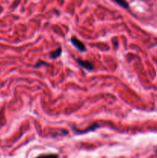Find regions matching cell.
I'll return each mask as SVG.
<instances>
[{
    "label": "cell",
    "instance_id": "obj_1",
    "mask_svg": "<svg viewBox=\"0 0 157 158\" xmlns=\"http://www.w3.org/2000/svg\"><path fill=\"white\" fill-rule=\"evenodd\" d=\"M70 41L71 43H72V44H73L79 51H80V52H82L86 51V46H85L84 43H82L80 40H78L77 38L73 36V37H71Z\"/></svg>",
    "mask_w": 157,
    "mask_h": 158
},
{
    "label": "cell",
    "instance_id": "obj_7",
    "mask_svg": "<svg viewBox=\"0 0 157 158\" xmlns=\"http://www.w3.org/2000/svg\"><path fill=\"white\" fill-rule=\"evenodd\" d=\"M156 153H157V150H156Z\"/></svg>",
    "mask_w": 157,
    "mask_h": 158
},
{
    "label": "cell",
    "instance_id": "obj_2",
    "mask_svg": "<svg viewBox=\"0 0 157 158\" xmlns=\"http://www.w3.org/2000/svg\"><path fill=\"white\" fill-rule=\"evenodd\" d=\"M76 62H77L78 63L80 64V66H82L83 68H85L86 69L89 71H92L94 69V66L93 65L90 63V62L87 61V60H82V59H76Z\"/></svg>",
    "mask_w": 157,
    "mask_h": 158
},
{
    "label": "cell",
    "instance_id": "obj_4",
    "mask_svg": "<svg viewBox=\"0 0 157 158\" xmlns=\"http://www.w3.org/2000/svg\"><path fill=\"white\" fill-rule=\"evenodd\" d=\"M114 3H116L117 5H119L120 6L122 7L123 9H129V4L127 3L126 0H112Z\"/></svg>",
    "mask_w": 157,
    "mask_h": 158
},
{
    "label": "cell",
    "instance_id": "obj_5",
    "mask_svg": "<svg viewBox=\"0 0 157 158\" xmlns=\"http://www.w3.org/2000/svg\"><path fill=\"white\" fill-rule=\"evenodd\" d=\"M97 127H98V125H97V124H93V125L90 127V128H89V129L86 130H83V131H80V130H75V131H76L77 133H86V132H88L89 130H93Z\"/></svg>",
    "mask_w": 157,
    "mask_h": 158
},
{
    "label": "cell",
    "instance_id": "obj_3",
    "mask_svg": "<svg viewBox=\"0 0 157 158\" xmlns=\"http://www.w3.org/2000/svg\"><path fill=\"white\" fill-rule=\"evenodd\" d=\"M62 51H63L62 48L59 47L57 50H56L55 51H52V52H51L49 53V57L52 59H57V58H59V57L61 56Z\"/></svg>",
    "mask_w": 157,
    "mask_h": 158
},
{
    "label": "cell",
    "instance_id": "obj_6",
    "mask_svg": "<svg viewBox=\"0 0 157 158\" xmlns=\"http://www.w3.org/2000/svg\"><path fill=\"white\" fill-rule=\"evenodd\" d=\"M42 64H47V63H44V62H42V61H39V63H38L35 64V67H36V68H37V67H39V66H42Z\"/></svg>",
    "mask_w": 157,
    "mask_h": 158
}]
</instances>
